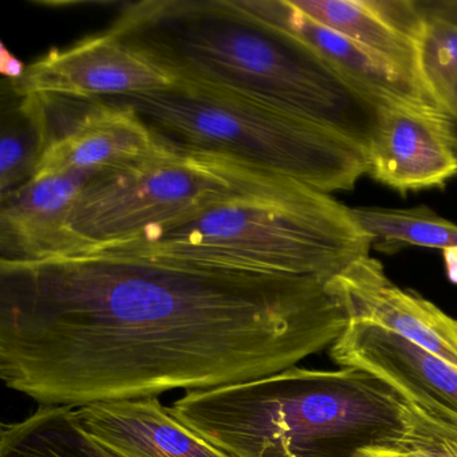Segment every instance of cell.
<instances>
[{
    "label": "cell",
    "mask_w": 457,
    "mask_h": 457,
    "mask_svg": "<svg viewBox=\"0 0 457 457\" xmlns=\"http://www.w3.org/2000/svg\"><path fill=\"white\" fill-rule=\"evenodd\" d=\"M350 323L330 279L85 253L0 262V378L71 408L294 368Z\"/></svg>",
    "instance_id": "6da1fadb"
},
{
    "label": "cell",
    "mask_w": 457,
    "mask_h": 457,
    "mask_svg": "<svg viewBox=\"0 0 457 457\" xmlns=\"http://www.w3.org/2000/svg\"><path fill=\"white\" fill-rule=\"evenodd\" d=\"M109 31L173 82L258 101L368 151L381 109L320 55L239 0L128 4Z\"/></svg>",
    "instance_id": "7a4b0ae2"
},
{
    "label": "cell",
    "mask_w": 457,
    "mask_h": 457,
    "mask_svg": "<svg viewBox=\"0 0 457 457\" xmlns=\"http://www.w3.org/2000/svg\"><path fill=\"white\" fill-rule=\"evenodd\" d=\"M172 413L231 457H365L419 438L425 411L354 368H294L191 390Z\"/></svg>",
    "instance_id": "3957f363"
},
{
    "label": "cell",
    "mask_w": 457,
    "mask_h": 457,
    "mask_svg": "<svg viewBox=\"0 0 457 457\" xmlns=\"http://www.w3.org/2000/svg\"><path fill=\"white\" fill-rule=\"evenodd\" d=\"M374 243L353 208L306 184L280 179L164 231L87 253L331 279L368 256Z\"/></svg>",
    "instance_id": "277c9868"
},
{
    "label": "cell",
    "mask_w": 457,
    "mask_h": 457,
    "mask_svg": "<svg viewBox=\"0 0 457 457\" xmlns=\"http://www.w3.org/2000/svg\"><path fill=\"white\" fill-rule=\"evenodd\" d=\"M132 109L157 143L333 194L368 173L362 146L258 101L200 85L105 98Z\"/></svg>",
    "instance_id": "5b68a950"
},
{
    "label": "cell",
    "mask_w": 457,
    "mask_h": 457,
    "mask_svg": "<svg viewBox=\"0 0 457 457\" xmlns=\"http://www.w3.org/2000/svg\"><path fill=\"white\" fill-rule=\"evenodd\" d=\"M279 179L162 146L87 181L69 216L73 256L164 231Z\"/></svg>",
    "instance_id": "8992f818"
},
{
    "label": "cell",
    "mask_w": 457,
    "mask_h": 457,
    "mask_svg": "<svg viewBox=\"0 0 457 457\" xmlns=\"http://www.w3.org/2000/svg\"><path fill=\"white\" fill-rule=\"evenodd\" d=\"M45 146L34 176L79 172L96 176L156 154L157 143L137 114L101 98L38 95Z\"/></svg>",
    "instance_id": "52a82bcc"
},
{
    "label": "cell",
    "mask_w": 457,
    "mask_h": 457,
    "mask_svg": "<svg viewBox=\"0 0 457 457\" xmlns=\"http://www.w3.org/2000/svg\"><path fill=\"white\" fill-rule=\"evenodd\" d=\"M6 79L23 95L114 98L162 89L172 79L128 49L111 31L66 49H52L26 66L20 79Z\"/></svg>",
    "instance_id": "ba28073f"
},
{
    "label": "cell",
    "mask_w": 457,
    "mask_h": 457,
    "mask_svg": "<svg viewBox=\"0 0 457 457\" xmlns=\"http://www.w3.org/2000/svg\"><path fill=\"white\" fill-rule=\"evenodd\" d=\"M366 157V175L401 195L444 188L457 176L453 120L436 106L381 109Z\"/></svg>",
    "instance_id": "9c48e42d"
},
{
    "label": "cell",
    "mask_w": 457,
    "mask_h": 457,
    "mask_svg": "<svg viewBox=\"0 0 457 457\" xmlns=\"http://www.w3.org/2000/svg\"><path fill=\"white\" fill-rule=\"evenodd\" d=\"M341 368L381 379L406 403L457 427V368L386 328L350 320L330 346Z\"/></svg>",
    "instance_id": "30bf717a"
},
{
    "label": "cell",
    "mask_w": 457,
    "mask_h": 457,
    "mask_svg": "<svg viewBox=\"0 0 457 457\" xmlns=\"http://www.w3.org/2000/svg\"><path fill=\"white\" fill-rule=\"evenodd\" d=\"M350 320L393 331L457 368V320L385 274L381 262L363 256L331 278Z\"/></svg>",
    "instance_id": "8fae6325"
},
{
    "label": "cell",
    "mask_w": 457,
    "mask_h": 457,
    "mask_svg": "<svg viewBox=\"0 0 457 457\" xmlns=\"http://www.w3.org/2000/svg\"><path fill=\"white\" fill-rule=\"evenodd\" d=\"M92 175L33 176L0 196V262L37 263L74 255L69 216Z\"/></svg>",
    "instance_id": "7c38bea8"
},
{
    "label": "cell",
    "mask_w": 457,
    "mask_h": 457,
    "mask_svg": "<svg viewBox=\"0 0 457 457\" xmlns=\"http://www.w3.org/2000/svg\"><path fill=\"white\" fill-rule=\"evenodd\" d=\"M239 4L253 14L303 41L379 109L395 105L438 108L419 79L346 37L315 22L294 7L290 0H239Z\"/></svg>",
    "instance_id": "4fadbf2b"
},
{
    "label": "cell",
    "mask_w": 457,
    "mask_h": 457,
    "mask_svg": "<svg viewBox=\"0 0 457 457\" xmlns=\"http://www.w3.org/2000/svg\"><path fill=\"white\" fill-rule=\"evenodd\" d=\"M82 429L125 457H231L184 425L157 397L74 408Z\"/></svg>",
    "instance_id": "5bb4252c"
},
{
    "label": "cell",
    "mask_w": 457,
    "mask_h": 457,
    "mask_svg": "<svg viewBox=\"0 0 457 457\" xmlns=\"http://www.w3.org/2000/svg\"><path fill=\"white\" fill-rule=\"evenodd\" d=\"M325 28L346 37L403 73L420 79L422 14L411 0H290ZM422 84V82H421Z\"/></svg>",
    "instance_id": "9a60e30c"
},
{
    "label": "cell",
    "mask_w": 457,
    "mask_h": 457,
    "mask_svg": "<svg viewBox=\"0 0 457 457\" xmlns=\"http://www.w3.org/2000/svg\"><path fill=\"white\" fill-rule=\"evenodd\" d=\"M0 457H125L87 435L74 408L39 405L22 421L2 425Z\"/></svg>",
    "instance_id": "2e32d148"
},
{
    "label": "cell",
    "mask_w": 457,
    "mask_h": 457,
    "mask_svg": "<svg viewBox=\"0 0 457 457\" xmlns=\"http://www.w3.org/2000/svg\"><path fill=\"white\" fill-rule=\"evenodd\" d=\"M44 146L41 98L18 93L4 79L0 114V196L33 178Z\"/></svg>",
    "instance_id": "e0dca14e"
},
{
    "label": "cell",
    "mask_w": 457,
    "mask_h": 457,
    "mask_svg": "<svg viewBox=\"0 0 457 457\" xmlns=\"http://www.w3.org/2000/svg\"><path fill=\"white\" fill-rule=\"evenodd\" d=\"M422 14L419 74L436 105L457 120V20L417 2Z\"/></svg>",
    "instance_id": "ac0fdd59"
},
{
    "label": "cell",
    "mask_w": 457,
    "mask_h": 457,
    "mask_svg": "<svg viewBox=\"0 0 457 457\" xmlns=\"http://www.w3.org/2000/svg\"><path fill=\"white\" fill-rule=\"evenodd\" d=\"M361 228L384 245L440 248L444 253L457 251V226L425 207L409 210L387 208H353Z\"/></svg>",
    "instance_id": "d6986e66"
},
{
    "label": "cell",
    "mask_w": 457,
    "mask_h": 457,
    "mask_svg": "<svg viewBox=\"0 0 457 457\" xmlns=\"http://www.w3.org/2000/svg\"><path fill=\"white\" fill-rule=\"evenodd\" d=\"M368 457H457V427L427 413L419 438L401 451L366 452Z\"/></svg>",
    "instance_id": "ffe728a7"
},
{
    "label": "cell",
    "mask_w": 457,
    "mask_h": 457,
    "mask_svg": "<svg viewBox=\"0 0 457 457\" xmlns=\"http://www.w3.org/2000/svg\"><path fill=\"white\" fill-rule=\"evenodd\" d=\"M0 71L7 79H20L25 73L26 66L17 58L12 57L6 47L2 46V61H0Z\"/></svg>",
    "instance_id": "44dd1931"
},
{
    "label": "cell",
    "mask_w": 457,
    "mask_h": 457,
    "mask_svg": "<svg viewBox=\"0 0 457 457\" xmlns=\"http://www.w3.org/2000/svg\"><path fill=\"white\" fill-rule=\"evenodd\" d=\"M453 120V119H452ZM454 136H456V146H457V120H453Z\"/></svg>",
    "instance_id": "7402d4cb"
},
{
    "label": "cell",
    "mask_w": 457,
    "mask_h": 457,
    "mask_svg": "<svg viewBox=\"0 0 457 457\" xmlns=\"http://www.w3.org/2000/svg\"><path fill=\"white\" fill-rule=\"evenodd\" d=\"M365 457H368V456H365Z\"/></svg>",
    "instance_id": "603a6c76"
}]
</instances>
